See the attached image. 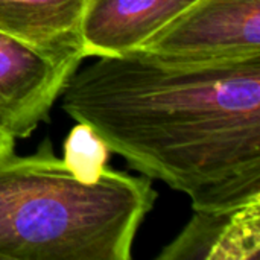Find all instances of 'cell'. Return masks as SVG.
I'll return each mask as SVG.
<instances>
[{
	"instance_id": "cell-1",
	"label": "cell",
	"mask_w": 260,
	"mask_h": 260,
	"mask_svg": "<svg viewBox=\"0 0 260 260\" xmlns=\"http://www.w3.org/2000/svg\"><path fill=\"white\" fill-rule=\"evenodd\" d=\"M61 108L110 152L190 197L193 210L260 200V56L172 64L98 56L66 82Z\"/></svg>"
},
{
	"instance_id": "cell-2",
	"label": "cell",
	"mask_w": 260,
	"mask_h": 260,
	"mask_svg": "<svg viewBox=\"0 0 260 260\" xmlns=\"http://www.w3.org/2000/svg\"><path fill=\"white\" fill-rule=\"evenodd\" d=\"M151 178L107 168L79 180L44 142L0 161V259L129 260L152 210Z\"/></svg>"
},
{
	"instance_id": "cell-3",
	"label": "cell",
	"mask_w": 260,
	"mask_h": 260,
	"mask_svg": "<svg viewBox=\"0 0 260 260\" xmlns=\"http://www.w3.org/2000/svg\"><path fill=\"white\" fill-rule=\"evenodd\" d=\"M136 52L172 64L257 58L260 0H200Z\"/></svg>"
},
{
	"instance_id": "cell-4",
	"label": "cell",
	"mask_w": 260,
	"mask_h": 260,
	"mask_svg": "<svg viewBox=\"0 0 260 260\" xmlns=\"http://www.w3.org/2000/svg\"><path fill=\"white\" fill-rule=\"evenodd\" d=\"M82 59L47 55L0 32V129L14 139L30 136Z\"/></svg>"
},
{
	"instance_id": "cell-5",
	"label": "cell",
	"mask_w": 260,
	"mask_h": 260,
	"mask_svg": "<svg viewBox=\"0 0 260 260\" xmlns=\"http://www.w3.org/2000/svg\"><path fill=\"white\" fill-rule=\"evenodd\" d=\"M200 0H88L82 21L87 56H117L145 46Z\"/></svg>"
},
{
	"instance_id": "cell-6",
	"label": "cell",
	"mask_w": 260,
	"mask_h": 260,
	"mask_svg": "<svg viewBox=\"0 0 260 260\" xmlns=\"http://www.w3.org/2000/svg\"><path fill=\"white\" fill-rule=\"evenodd\" d=\"M260 200L232 210H195L184 230L157 256L158 260H257Z\"/></svg>"
},
{
	"instance_id": "cell-7",
	"label": "cell",
	"mask_w": 260,
	"mask_h": 260,
	"mask_svg": "<svg viewBox=\"0 0 260 260\" xmlns=\"http://www.w3.org/2000/svg\"><path fill=\"white\" fill-rule=\"evenodd\" d=\"M88 0H0V32L55 56H82Z\"/></svg>"
},
{
	"instance_id": "cell-8",
	"label": "cell",
	"mask_w": 260,
	"mask_h": 260,
	"mask_svg": "<svg viewBox=\"0 0 260 260\" xmlns=\"http://www.w3.org/2000/svg\"><path fill=\"white\" fill-rule=\"evenodd\" d=\"M110 149L87 125L76 122L64 142V165L82 181H96L105 171Z\"/></svg>"
},
{
	"instance_id": "cell-9",
	"label": "cell",
	"mask_w": 260,
	"mask_h": 260,
	"mask_svg": "<svg viewBox=\"0 0 260 260\" xmlns=\"http://www.w3.org/2000/svg\"><path fill=\"white\" fill-rule=\"evenodd\" d=\"M14 140L11 134L0 129V161L14 154Z\"/></svg>"
}]
</instances>
